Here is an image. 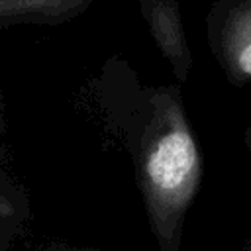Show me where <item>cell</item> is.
<instances>
[{"label": "cell", "mask_w": 251, "mask_h": 251, "mask_svg": "<svg viewBox=\"0 0 251 251\" xmlns=\"http://www.w3.org/2000/svg\"><path fill=\"white\" fill-rule=\"evenodd\" d=\"M149 110L139 180L155 233L167 251H176L184 214L200 186L202 155L178 86L153 90Z\"/></svg>", "instance_id": "cell-1"}, {"label": "cell", "mask_w": 251, "mask_h": 251, "mask_svg": "<svg viewBox=\"0 0 251 251\" xmlns=\"http://www.w3.org/2000/svg\"><path fill=\"white\" fill-rule=\"evenodd\" d=\"M210 49L226 78L251 82V0H218L208 16Z\"/></svg>", "instance_id": "cell-2"}, {"label": "cell", "mask_w": 251, "mask_h": 251, "mask_svg": "<svg viewBox=\"0 0 251 251\" xmlns=\"http://www.w3.org/2000/svg\"><path fill=\"white\" fill-rule=\"evenodd\" d=\"M149 33L161 55L169 61L175 78L184 82L192 71V53L184 33L176 0H137Z\"/></svg>", "instance_id": "cell-3"}, {"label": "cell", "mask_w": 251, "mask_h": 251, "mask_svg": "<svg viewBox=\"0 0 251 251\" xmlns=\"http://www.w3.org/2000/svg\"><path fill=\"white\" fill-rule=\"evenodd\" d=\"M94 0H0V27L14 24H59L82 14Z\"/></svg>", "instance_id": "cell-4"}, {"label": "cell", "mask_w": 251, "mask_h": 251, "mask_svg": "<svg viewBox=\"0 0 251 251\" xmlns=\"http://www.w3.org/2000/svg\"><path fill=\"white\" fill-rule=\"evenodd\" d=\"M243 143H245V147H247V151L251 153V126L245 129V133H243Z\"/></svg>", "instance_id": "cell-5"}, {"label": "cell", "mask_w": 251, "mask_h": 251, "mask_svg": "<svg viewBox=\"0 0 251 251\" xmlns=\"http://www.w3.org/2000/svg\"><path fill=\"white\" fill-rule=\"evenodd\" d=\"M243 251H251V239L247 241V245H245V249H243Z\"/></svg>", "instance_id": "cell-6"}]
</instances>
